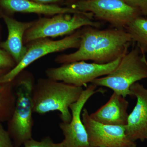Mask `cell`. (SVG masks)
I'll list each match as a JSON object with an SVG mask.
<instances>
[{
  "mask_svg": "<svg viewBox=\"0 0 147 147\" xmlns=\"http://www.w3.org/2000/svg\"><path fill=\"white\" fill-rule=\"evenodd\" d=\"M132 42L125 29L99 30L85 26L81 29V42L78 50L58 56L55 61L62 64L85 61L98 64L110 63L125 55Z\"/></svg>",
  "mask_w": 147,
  "mask_h": 147,
  "instance_id": "6da1fadb",
  "label": "cell"
},
{
  "mask_svg": "<svg viewBox=\"0 0 147 147\" xmlns=\"http://www.w3.org/2000/svg\"><path fill=\"white\" fill-rule=\"evenodd\" d=\"M84 90L82 87L63 82L40 78L33 88L34 113L43 115L58 111L62 122H69L71 119L69 106L79 100Z\"/></svg>",
  "mask_w": 147,
  "mask_h": 147,
  "instance_id": "7a4b0ae2",
  "label": "cell"
},
{
  "mask_svg": "<svg viewBox=\"0 0 147 147\" xmlns=\"http://www.w3.org/2000/svg\"><path fill=\"white\" fill-rule=\"evenodd\" d=\"M15 84V104L9 120L7 131L15 147H21L32 139L34 121L32 94L34 84L32 75L22 71Z\"/></svg>",
  "mask_w": 147,
  "mask_h": 147,
  "instance_id": "3957f363",
  "label": "cell"
},
{
  "mask_svg": "<svg viewBox=\"0 0 147 147\" xmlns=\"http://www.w3.org/2000/svg\"><path fill=\"white\" fill-rule=\"evenodd\" d=\"M145 79H147V60L145 54L137 46L124 55L114 71L91 83L111 89L125 98L132 96L130 88L133 84Z\"/></svg>",
  "mask_w": 147,
  "mask_h": 147,
  "instance_id": "277c9868",
  "label": "cell"
},
{
  "mask_svg": "<svg viewBox=\"0 0 147 147\" xmlns=\"http://www.w3.org/2000/svg\"><path fill=\"white\" fill-rule=\"evenodd\" d=\"M90 13L56 14L49 18H42L34 21L33 25L25 32L24 44L36 40L48 37H57L71 34L83 27L90 26L99 28L101 24L93 20Z\"/></svg>",
  "mask_w": 147,
  "mask_h": 147,
  "instance_id": "5b68a950",
  "label": "cell"
},
{
  "mask_svg": "<svg viewBox=\"0 0 147 147\" xmlns=\"http://www.w3.org/2000/svg\"><path fill=\"white\" fill-rule=\"evenodd\" d=\"M121 58L106 64L88 63L85 61L63 64L57 67H50L45 71L48 79L63 82L77 87L86 86L88 83L114 71Z\"/></svg>",
  "mask_w": 147,
  "mask_h": 147,
  "instance_id": "8992f818",
  "label": "cell"
},
{
  "mask_svg": "<svg viewBox=\"0 0 147 147\" xmlns=\"http://www.w3.org/2000/svg\"><path fill=\"white\" fill-rule=\"evenodd\" d=\"M71 8L82 12L90 13L98 19L110 24L113 28L124 29L139 16V9L123 0H80Z\"/></svg>",
  "mask_w": 147,
  "mask_h": 147,
  "instance_id": "52a82bcc",
  "label": "cell"
},
{
  "mask_svg": "<svg viewBox=\"0 0 147 147\" xmlns=\"http://www.w3.org/2000/svg\"><path fill=\"white\" fill-rule=\"evenodd\" d=\"M81 29L59 40L41 38L27 44V52L24 57L13 68L0 78V84L12 82L27 67L43 56L68 49H78L81 42Z\"/></svg>",
  "mask_w": 147,
  "mask_h": 147,
  "instance_id": "ba28073f",
  "label": "cell"
},
{
  "mask_svg": "<svg viewBox=\"0 0 147 147\" xmlns=\"http://www.w3.org/2000/svg\"><path fill=\"white\" fill-rule=\"evenodd\" d=\"M82 121L87 132L90 147H134L135 142L129 139L125 125H110L96 121L84 109Z\"/></svg>",
  "mask_w": 147,
  "mask_h": 147,
  "instance_id": "9c48e42d",
  "label": "cell"
},
{
  "mask_svg": "<svg viewBox=\"0 0 147 147\" xmlns=\"http://www.w3.org/2000/svg\"><path fill=\"white\" fill-rule=\"evenodd\" d=\"M97 86L90 85L84 90L79 100L69 106L71 119L69 123L61 122L59 127L62 131L65 147H90L88 138L86 127L82 117V110L90 98L95 94L104 93L102 88L96 89Z\"/></svg>",
  "mask_w": 147,
  "mask_h": 147,
  "instance_id": "30bf717a",
  "label": "cell"
},
{
  "mask_svg": "<svg viewBox=\"0 0 147 147\" xmlns=\"http://www.w3.org/2000/svg\"><path fill=\"white\" fill-rule=\"evenodd\" d=\"M130 90L132 96L137 98V102L129 115L125 133L131 142H144L147 141V88L137 82L131 86Z\"/></svg>",
  "mask_w": 147,
  "mask_h": 147,
  "instance_id": "8fae6325",
  "label": "cell"
},
{
  "mask_svg": "<svg viewBox=\"0 0 147 147\" xmlns=\"http://www.w3.org/2000/svg\"><path fill=\"white\" fill-rule=\"evenodd\" d=\"M2 16L7 27L8 36L5 41L1 42L0 46L12 57L16 65L26 53L27 47L24 45V34L34 21L21 22L5 14Z\"/></svg>",
  "mask_w": 147,
  "mask_h": 147,
  "instance_id": "7c38bea8",
  "label": "cell"
},
{
  "mask_svg": "<svg viewBox=\"0 0 147 147\" xmlns=\"http://www.w3.org/2000/svg\"><path fill=\"white\" fill-rule=\"evenodd\" d=\"M129 102L114 92L110 99L97 111L90 114L93 119L104 124L125 125L127 123Z\"/></svg>",
  "mask_w": 147,
  "mask_h": 147,
  "instance_id": "4fadbf2b",
  "label": "cell"
},
{
  "mask_svg": "<svg viewBox=\"0 0 147 147\" xmlns=\"http://www.w3.org/2000/svg\"><path fill=\"white\" fill-rule=\"evenodd\" d=\"M0 6L11 12L34 13L47 15L60 13H81L71 7H62L57 5H46L32 0H0Z\"/></svg>",
  "mask_w": 147,
  "mask_h": 147,
  "instance_id": "5bb4252c",
  "label": "cell"
},
{
  "mask_svg": "<svg viewBox=\"0 0 147 147\" xmlns=\"http://www.w3.org/2000/svg\"><path fill=\"white\" fill-rule=\"evenodd\" d=\"M125 29L131 36L133 42L137 43L141 52L147 53V19L139 16L134 18Z\"/></svg>",
  "mask_w": 147,
  "mask_h": 147,
  "instance_id": "9a60e30c",
  "label": "cell"
},
{
  "mask_svg": "<svg viewBox=\"0 0 147 147\" xmlns=\"http://www.w3.org/2000/svg\"><path fill=\"white\" fill-rule=\"evenodd\" d=\"M12 83L0 84V123L8 121L14 110L16 98Z\"/></svg>",
  "mask_w": 147,
  "mask_h": 147,
  "instance_id": "2e32d148",
  "label": "cell"
},
{
  "mask_svg": "<svg viewBox=\"0 0 147 147\" xmlns=\"http://www.w3.org/2000/svg\"><path fill=\"white\" fill-rule=\"evenodd\" d=\"M24 147H65L63 142L55 143L49 136L43 137L40 141L32 139L25 142Z\"/></svg>",
  "mask_w": 147,
  "mask_h": 147,
  "instance_id": "e0dca14e",
  "label": "cell"
},
{
  "mask_svg": "<svg viewBox=\"0 0 147 147\" xmlns=\"http://www.w3.org/2000/svg\"><path fill=\"white\" fill-rule=\"evenodd\" d=\"M16 65L12 57L5 50L0 49V69L9 70Z\"/></svg>",
  "mask_w": 147,
  "mask_h": 147,
  "instance_id": "ac0fdd59",
  "label": "cell"
},
{
  "mask_svg": "<svg viewBox=\"0 0 147 147\" xmlns=\"http://www.w3.org/2000/svg\"><path fill=\"white\" fill-rule=\"evenodd\" d=\"M0 147H15L8 131L0 123Z\"/></svg>",
  "mask_w": 147,
  "mask_h": 147,
  "instance_id": "d6986e66",
  "label": "cell"
},
{
  "mask_svg": "<svg viewBox=\"0 0 147 147\" xmlns=\"http://www.w3.org/2000/svg\"><path fill=\"white\" fill-rule=\"evenodd\" d=\"M125 2L134 7L142 9L144 5V0H123Z\"/></svg>",
  "mask_w": 147,
  "mask_h": 147,
  "instance_id": "ffe728a7",
  "label": "cell"
},
{
  "mask_svg": "<svg viewBox=\"0 0 147 147\" xmlns=\"http://www.w3.org/2000/svg\"><path fill=\"white\" fill-rule=\"evenodd\" d=\"M34 1L46 5H55L56 3L59 2L61 0H32Z\"/></svg>",
  "mask_w": 147,
  "mask_h": 147,
  "instance_id": "44dd1931",
  "label": "cell"
},
{
  "mask_svg": "<svg viewBox=\"0 0 147 147\" xmlns=\"http://www.w3.org/2000/svg\"><path fill=\"white\" fill-rule=\"evenodd\" d=\"M141 10L144 14H147V0H144V5Z\"/></svg>",
  "mask_w": 147,
  "mask_h": 147,
  "instance_id": "7402d4cb",
  "label": "cell"
},
{
  "mask_svg": "<svg viewBox=\"0 0 147 147\" xmlns=\"http://www.w3.org/2000/svg\"><path fill=\"white\" fill-rule=\"evenodd\" d=\"M7 69H0V78L2 77L3 75H4L5 73H6L7 71Z\"/></svg>",
  "mask_w": 147,
  "mask_h": 147,
  "instance_id": "603a6c76",
  "label": "cell"
},
{
  "mask_svg": "<svg viewBox=\"0 0 147 147\" xmlns=\"http://www.w3.org/2000/svg\"><path fill=\"white\" fill-rule=\"evenodd\" d=\"M137 147V146H136V147Z\"/></svg>",
  "mask_w": 147,
  "mask_h": 147,
  "instance_id": "cb8c5ba5",
  "label": "cell"
}]
</instances>
